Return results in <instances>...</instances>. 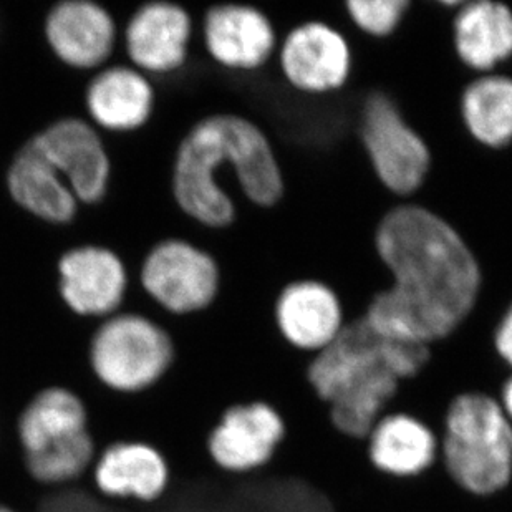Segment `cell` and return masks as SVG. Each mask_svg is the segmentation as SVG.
Masks as SVG:
<instances>
[{"label": "cell", "instance_id": "cell-9", "mask_svg": "<svg viewBox=\"0 0 512 512\" xmlns=\"http://www.w3.org/2000/svg\"><path fill=\"white\" fill-rule=\"evenodd\" d=\"M289 440V420L281 408L264 400L234 401L209 428L204 448L221 473L247 476L271 466Z\"/></svg>", "mask_w": 512, "mask_h": 512}, {"label": "cell", "instance_id": "cell-16", "mask_svg": "<svg viewBox=\"0 0 512 512\" xmlns=\"http://www.w3.org/2000/svg\"><path fill=\"white\" fill-rule=\"evenodd\" d=\"M45 42L58 62L80 72L100 70L115 50L112 12L93 0H63L47 12Z\"/></svg>", "mask_w": 512, "mask_h": 512}, {"label": "cell", "instance_id": "cell-5", "mask_svg": "<svg viewBox=\"0 0 512 512\" xmlns=\"http://www.w3.org/2000/svg\"><path fill=\"white\" fill-rule=\"evenodd\" d=\"M358 145L377 183L398 203L413 201L433 171V151L395 95L372 90L355 121Z\"/></svg>", "mask_w": 512, "mask_h": 512}, {"label": "cell", "instance_id": "cell-4", "mask_svg": "<svg viewBox=\"0 0 512 512\" xmlns=\"http://www.w3.org/2000/svg\"><path fill=\"white\" fill-rule=\"evenodd\" d=\"M440 468L468 498H496L512 484V423L493 393L468 388L441 411Z\"/></svg>", "mask_w": 512, "mask_h": 512}, {"label": "cell", "instance_id": "cell-17", "mask_svg": "<svg viewBox=\"0 0 512 512\" xmlns=\"http://www.w3.org/2000/svg\"><path fill=\"white\" fill-rule=\"evenodd\" d=\"M90 471L98 493L120 501L156 503L171 484L170 459L145 440L113 441L98 451Z\"/></svg>", "mask_w": 512, "mask_h": 512}, {"label": "cell", "instance_id": "cell-25", "mask_svg": "<svg viewBox=\"0 0 512 512\" xmlns=\"http://www.w3.org/2000/svg\"><path fill=\"white\" fill-rule=\"evenodd\" d=\"M491 347L499 362L512 373V302L494 324Z\"/></svg>", "mask_w": 512, "mask_h": 512}, {"label": "cell", "instance_id": "cell-27", "mask_svg": "<svg viewBox=\"0 0 512 512\" xmlns=\"http://www.w3.org/2000/svg\"><path fill=\"white\" fill-rule=\"evenodd\" d=\"M0 512H17L14 508H10L7 504H0Z\"/></svg>", "mask_w": 512, "mask_h": 512}, {"label": "cell", "instance_id": "cell-15", "mask_svg": "<svg viewBox=\"0 0 512 512\" xmlns=\"http://www.w3.org/2000/svg\"><path fill=\"white\" fill-rule=\"evenodd\" d=\"M193 35V17L183 5L155 0L133 12L123 44L133 67L148 77H163L188 63Z\"/></svg>", "mask_w": 512, "mask_h": 512}, {"label": "cell", "instance_id": "cell-13", "mask_svg": "<svg viewBox=\"0 0 512 512\" xmlns=\"http://www.w3.org/2000/svg\"><path fill=\"white\" fill-rule=\"evenodd\" d=\"M204 50L216 65L236 73H254L276 58L279 32L271 15L256 5L209 7L201 24Z\"/></svg>", "mask_w": 512, "mask_h": 512}, {"label": "cell", "instance_id": "cell-20", "mask_svg": "<svg viewBox=\"0 0 512 512\" xmlns=\"http://www.w3.org/2000/svg\"><path fill=\"white\" fill-rule=\"evenodd\" d=\"M5 186L20 209L54 226L72 224L82 206L67 181L30 141L10 161Z\"/></svg>", "mask_w": 512, "mask_h": 512}, {"label": "cell", "instance_id": "cell-1", "mask_svg": "<svg viewBox=\"0 0 512 512\" xmlns=\"http://www.w3.org/2000/svg\"><path fill=\"white\" fill-rule=\"evenodd\" d=\"M373 246L388 285L368 300L365 324L382 337L421 347L455 337L478 307L484 284L463 234L425 204L405 201L380 218Z\"/></svg>", "mask_w": 512, "mask_h": 512}, {"label": "cell", "instance_id": "cell-23", "mask_svg": "<svg viewBox=\"0 0 512 512\" xmlns=\"http://www.w3.org/2000/svg\"><path fill=\"white\" fill-rule=\"evenodd\" d=\"M98 450L92 431L75 440L34 455L22 456L25 473L35 483L44 486H60L73 483L92 469Z\"/></svg>", "mask_w": 512, "mask_h": 512}, {"label": "cell", "instance_id": "cell-10", "mask_svg": "<svg viewBox=\"0 0 512 512\" xmlns=\"http://www.w3.org/2000/svg\"><path fill=\"white\" fill-rule=\"evenodd\" d=\"M272 322L285 347L310 358L339 339L348 314L332 285L317 277H297L277 292Z\"/></svg>", "mask_w": 512, "mask_h": 512}, {"label": "cell", "instance_id": "cell-12", "mask_svg": "<svg viewBox=\"0 0 512 512\" xmlns=\"http://www.w3.org/2000/svg\"><path fill=\"white\" fill-rule=\"evenodd\" d=\"M362 451L380 478L410 483L440 466V433L420 413L393 406L368 431Z\"/></svg>", "mask_w": 512, "mask_h": 512}, {"label": "cell", "instance_id": "cell-22", "mask_svg": "<svg viewBox=\"0 0 512 512\" xmlns=\"http://www.w3.org/2000/svg\"><path fill=\"white\" fill-rule=\"evenodd\" d=\"M459 123L474 145L486 151L512 145V77L506 73L473 75L458 97Z\"/></svg>", "mask_w": 512, "mask_h": 512}, {"label": "cell", "instance_id": "cell-2", "mask_svg": "<svg viewBox=\"0 0 512 512\" xmlns=\"http://www.w3.org/2000/svg\"><path fill=\"white\" fill-rule=\"evenodd\" d=\"M231 183L256 209L276 208L285 194L276 141L261 123L241 113H213L196 121L179 143L171 193L191 221L223 231L237 221Z\"/></svg>", "mask_w": 512, "mask_h": 512}, {"label": "cell", "instance_id": "cell-24", "mask_svg": "<svg viewBox=\"0 0 512 512\" xmlns=\"http://www.w3.org/2000/svg\"><path fill=\"white\" fill-rule=\"evenodd\" d=\"M411 0H347L343 15L367 40H390L400 32L410 14Z\"/></svg>", "mask_w": 512, "mask_h": 512}, {"label": "cell", "instance_id": "cell-3", "mask_svg": "<svg viewBox=\"0 0 512 512\" xmlns=\"http://www.w3.org/2000/svg\"><path fill=\"white\" fill-rule=\"evenodd\" d=\"M431 357V348L382 337L362 314L352 315L339 339L305 362L304 378L330 428L343 440L362 443L403 387L426 372Z\"/></svg>", "mask_w": 512, "mask_h": 512}, {"label": "cell", "instance_id": "cell-19", "mask_svg": "<svg viewBox=\"0 0 512 512\" xmlns=\"http://www.w3.org/2000/svg\"><path fill=\"white\" fill-rule=\"evenodd\" d=\"M156 92L150 77L133 65H110L95 73L85 90L88 121L98 131L133 133L155 113Z\"/></svg>", "mask_w": 512, "mask_h": 512}, {"label": "cell", "instance_id": "cell-21", "mask_svg": "<svg viewBox=\"0 0 512 512\" xmlns=\"http://www.w3.org/2000/svg\"><path fill=\"white\" fill-rule=\"evenodd\" d=\"M90 431V410L72 388L50 385L35 393L17 416L15 433L22 456L75 440Z\"/></svg>", "mask_w": 512, "mask_h": 512}, {"label": "cell", "instance_id": "cell-26", "mask_svg": "<svg viewBox=\"0 0 512 512\" xmlns=\"http://www.w3.org/2000/svg\"><path fill=\"white\" fill-rule=\"evenodd\" d=\"M496 398H498L499 405L512 423V373H509L508 377L504 378L503 383L499 385Z\"/></svg>", "mask_w": 512, "mask_h": 512}, {"label": "cell", "instance_id": "cell-18", "mask_svg": "<svg viewBox=\"0 0 512 512\" xmlns=\"http://www.w3.org/2000/svg\"><path fill=\"white\" fill-rule=\"evenodd\" d=\"M450 39L466 72H498L512 58V7L496 0H461L451 15Z\"/></svg>", "mask_w": 512, "mask_h": 512}, {"label": "cell", "instance_id": "cell-7", "mask_svg": "<svg viewBox=\"0 0 512 512\" xmlns=\"http://www.w3.org/2000/svg\"><path fill=\"white\" fill-rule=\"evenodd\" d=\"M141 287L173 315L201 314L223 292V269L204 247L168 237L151 247L140 267Z\"/></svg>", "mask_w": 512, "mask_h": 512}, {"label": "cell", "instance_id": "cell-14", "mask_svg": "<svg viewBox=\"0 0 512 512\" xmlns=\"http://www.w3.org/2000/svg\"><path fill=\"white\" fill-rule=\"evenodd\" d=\"M58 294L72 314L108 319L120 312L128 292V271L118 252L83 244L63 252L57 262Z\"/></svg>", "mask_w": 512, "mask_h": 512}, {"label": "cell", "instance_id": "cell-11", "mask_svg": "<svg viewBox=\"0 0 512 512\" xmlns=\"http://www.w3.org/2000/svg\"><path fill=\"white\" fill-rule=\"evenodd\" d=\"M29 141L67 181L78 203L95 206L105 201L112 183V158L90 121L63 116Z\"/></svg>", "mask_w": 512, "mask_h": 512}, {"label": "cell", "instance_id": "cell-8", "mask_svg": "<svg viewBox=\"0 0 512 512\" xmlns=\"http://www.w3.org/2000/svg\"><path fill=\"white\" fill-rule=\"evenodd\" d=\"M277 70L294 93L327 98L342 93L355 73V49L340 27L325 19H305L279 40Z\"/></svg>", "mask_w": 512, "mask_h": 512}, {"label": "cell", "instance_id": "cell-6", "mask_svg": "<svg viewBox=\"0 0 512 512\" xmlns=\"http://www.w3.org/2000/svg\"><path fill=\"white\" fill-rule=\"evenodd\" d=\"M176 362L168 330L135 312L102 320L88 343V365L102 387L118 395H140L155 388Z\"/></svg>", "mask_w": 512, "mask_h": 512}]
</instances>
